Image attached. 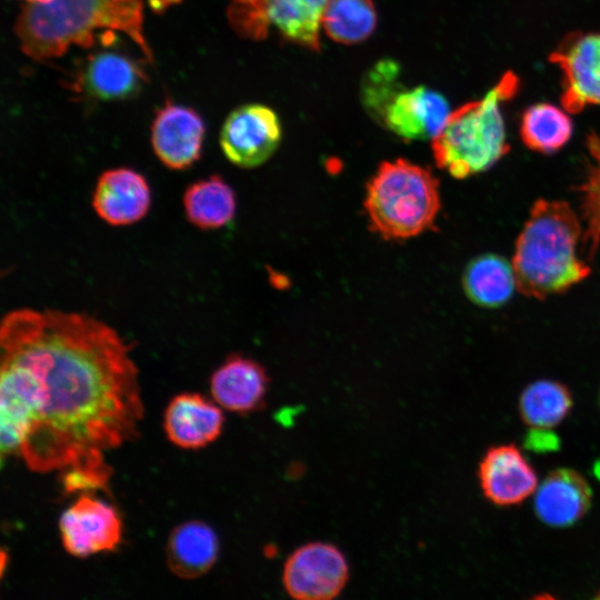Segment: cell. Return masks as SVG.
Masks as SVG:
<instances>
[{
    "mask_svg": "<svg viewBox=\"0 0 600 600\" xmlns=\"http://www.w3.org/2000/svg\"><path fill=\"white\" fill-rule=\"evenodd\" d=\"M0 349L2 458L109 481L104 453L133 440L143 417L131 346L94 317L21 308L2 318Z\"/></svg>",
    "mask_w": 600,
    "mask_h": 600,
    "instance_id": "obj_1",
    "label": "cell"
},
{
    "mask_svg": "<svg viewBox=\"0 0 600 600\" xmlns=\"http://www.w3.org/2000/svg\"><path fill=\"white\" fill-rule=\"evenodd\" d=\"M141 0H52L29 2L14 23L26 56L44 61L62 56L70 46L91 47L98 29L126 33L146 58L152 52L143 34Z\"/></svg>",
    "mask_w": 600,
    "mask_h": 600,
    "instance_id": "obj_2",
    "label": "cell"
},
{
    "mask_svg": "<svg viewBox=\"0 0 600 600\" xmlns=\"http://www.w3.org/2000/svg\"><path fill=\"white\" fill-rule=\"evenodd\" d=\"M581 236L580 220L567 202L537 200L511 260L517 290L542 300L584 280L591 269L577 253Z\"/></svg>",
    "mask_w": 600,
    "mask_h": 600,
    "instance_id": "obj_3",
    "label": "cell"
},
{
    "mask_svg": "<svg viewBox=\"0 0 600 600\" xmlns=\"http://www.w3.org/2000/svg\"><path fill=\"white\" fill-rule=\"evenodd\" d=\"M520 86V78L508 70L482 98L451 111L431 140L437 166L453 178L466 179L499 162L510 150L502 108Z\"/></svg>",
    "mask_w": 600,
    "mask_h": 600,
    "instance_id": "obj_4",
    "label": "cell"
},
{
    "mask_svg": "<svg viewBox=\"0 0 600 600\" xmlns=\"http://www.w3.org/2000/svg\"><path fill=\"white\" fill-rule=\"evenodd\" d=\"M439 181L404 159L382 162L367 184L364 208L371 228L387 240H403L434 226L440 211Z\"/></svg>",
    "mask_w": 600,
    "mask_h": 600,
    "instance_id": "obj_5",
    "label": "cell"
},
{
    "mask_svg": "<svg viewBox=\"0 0 600 600\" xmlns=\"http://www.w3.org/2000/svg\"><path fill=\"white\" fill-rule=\"evenodd\" d=\"M327 0H232L227 18L241 38L264 40L274 31L282 40L320 49V30Z\"/></svg>",
    "mask_w": 600,
    "mask_h": 600,
    "instance_id": "obj_6",
    "label": "cell"
},
{
    "mask_svg": "<svg viewBox=\"0 0 600 600\" xmlns=\"http://www.w3.org/2000/svg\"><path fill=\"white\" fill-rule=\"evenodd\" d=\"M561 72L560 103L570 114L600 106V32L567 33L548 56Z\"/></svg>",
    "mask_w": 600,
    "mask_h": 600,
    "instance_id": "obj_7",
    "label": "cell"
},
{
    "mask_svg": "<svg viewBox=\"0 0 600 600\" xmlns=\"http://www.w3.org/2000/svg\"><path fill=\"white\" fill-rule=\"evenodd\" d=\"M348 578L349 564L342 551L321 541L297 548L286 560L282 571L286 591L300 600L336 598Z\"/></svg>",
    "mask_w": 600,
    "mask_h": 600,
    "instance_id": "obj_8",
    "label": "cell"
},
{
    "mask_svg": "<svg viewBox=\"0 0 600 600\" xmlns=\"http://www.w3.org/2000/svg\"><path fill=\"white\" fill-rule=\"evenodd\" d=\"M282 137L278 114L268 106L247 103L232 110L220 132L226 158L240 168L264 163L277 150Z\"/></svg>",
    "mask_w": 600,
    "mask_h": 600,
    "instance_id": "obj_9",
    "label": "cell"
},
{
    "mask_svg": "<svg viewBox=\"0 0 600 600\" xmlns=\"http://www.w3.org/2000/svg\"><path fill=\"white\" fill-rule=\"evenodd\" d=\"M64 550L77 558L113 551L121 541L122 523L116 509L88 493L81 494L59 520Z\"/></svg>",
    "mask_w": 600,
    "mask_h": 600,
    "instance_id": "obj_10",
    "label": "cell"
},
{
    "mask_svg": "<svg viewBox=\"0 0 600 600\" xmlns=\"http://www.w3.org/2000/svg\"><path fill=\"white\" fill-rule=\"evenodd\" d=\"M483 496L498 507L523 502L538 488V474L520 449L512 443L490 447L478 467Z\"/></svg>",
    "mask_w": 600,
    "mask_h": 600,
    "instance_id": "obj_11",
    "label": "cell"
},
{
    "mask_svg": "<svg viewBox=\"0 0 600 600\" xmlns=\"http://www.w3.org/2000/svg\"><path fill=\"white\" fill-rule=\"evenodd\" d=\"M204 132V123L194 110L168 103L152 122V148L167 168L184 170L200 158Z\"/></svg>",
    "mask_w": 600,
    "mask_h": 600,
    "instance_id": "obj_12",
    "label": "cell"
},
{
    "mask_svg": "<svg viewBox=\"0 0 600 600\" xmlns=\"http://www.w3.org/2000/svg\"><path fill=\"white\" fill-rule=\"evenodd\" d=\"M151 190L146 178L129 168L109 169L100 174L92 194V207L110 226H130L146 217Z\"/></svg>",
    "mask_w": 600,
    "mask_h": 600,
    "instance_id": "obj_13",
    "label": "cell"
},
{
    "mask_svg": "<svg viewBox=\"0 0 600 600\" xmlns=\"http://www.w3.org/2000/svg\"><path fill=\"white\" fill-rule=\"evenodd\" d=\"M450 112L449 103L441 93L420 86L401 89L387 106L381 122L401 138L432 140Z\"/></svg>",
    "mask_w": 600,
    "mask_h": 600,
    "instance_id": "obj_14",
    "label": "cell"
},
{
    "mask_svg": "<svg viewBox=\"0 0 600 600\" xmlns=\"http://www.w3.org/2000/svg\"><path fill=\"white\" fill-rule=\"evenodd\" d=\"M592 490L576 470L558 468L549 472L534 492V511L540 521L552 528H568L590 509Z\"/></svg>",
    "mask_w": 600,
    "mask_h": 600,
    "instance_id": "obj_15",
    "label": "cell"
},
{
    "mask_svg": "<svg viewBox=\"0 0 600 600\" xmlns=\"http://www.w3.org/2000/svg\"><path fill=\"white\" fill-rule=\"evenodd\" d=\"M223 423L220 406L198 393H182L168 404L163 428L168 439L177 447L200 449L220 436Z\"/></svg>",
    "mask_w": 600,
    "mask_h": 600,
    "instance_id": "obj_16",
    "label": "cell"
},
{
    "mask_svg": "<svg viewBox=\"0 0 600 600\" xmlns=\"http://www.w3.org/2000/svg\"><path fill=\"white\" fill-rule=\"evenodd\" d=\"M269 387L264 368L257 361L233 354L229 357L210 379L211 396L221 408L249 413L263 403Z\"/></svg>",
    "mask_w": 600,
    "mask_h": 600,
    "instance_id": "obj_17",
    "label": "cell"
},
{
    "mask_svg": "<svg viewBox=\"0 0 600 600\" xmlns=\"http://www.w3.org/2000/svg\"><path fill=\"white\" fill-rule=\"evenodd\" d=\"M140 63L113 51H100L88 57L80 69L76 87L99 100H121L136 94L144 81Z\"/></svg>",
    "mask_w": 600,
    "mask_h": 600,
    "instance_id": "obj_18",
    "label": "cell"
},
{
    "mask_svg": "<svg viewBox=\"0 0 600 600\" xmlns=\"http://www.w3.org/2000/svg\"><path fill=\"white\" fill-rule=\"evenodd\" d=\"M218 552L219 541L212 528L201 521L183 522L169 536L168 568L178 578L197 579L213 567Z\"/></svg>",
    "mask_w": 600,
    "mask_h": 600,
    "instance_id": "obj_19",
    "label": "cell"
},
{
    "mask_svg": "<svg viewBox=\"0 0 600 600\" xmlns=\"http://www.w3.org/2000/svg\"><path fill=\"white\" fill-rule=\"evenodd\" d=\"M466 296L483 308L503 306L517 290L512 263L494 253H484L472 259L462 276Z\"/></svg>",
    "mask_w": 600,
    "mask_h": 600,
    "instance_id": "obj_20",
    "label": "cell"
},
{
    "mask_svg": "<svg viewBox=\"0 0 600 600\" xmlns=\"http://www.w3.org/2000/svg\"><path fill=\"white\" fill-rule=\"evenodd\" d=\"M182 203L188 221L202 230L227 226L237 209L234 191L217 174L191 183L183 193Z\"/></svg>",
    "mask_w": 600,
    "mask_h": 600,
    "instance_id": "obj_21",
    "label": "cell"
},
{
    "mask_svg": "<svg viewBox=\"0 0 600 600\" xmlns=\"http://www.w3.org/2000/svg\"><path fill=\"white\" fill-rule=\"evenodd\" d=\"M569 114L563 108L548 102L529 106L520 117L521 141L527 148L539 153L551 154L559 151L573 132Z\"/></svg>",
    "mask_w": 600,
    "mask_h": 600,
    "instance_id": "obj_22",
    "label": "cell"
},
{
    "mask_svg": "<svg viewBox=\"0 0 600 600\" xmlns=\"http://www.w3.org/2000/svg\"><path fill=\"white\" fill-rule=\"evenodd\" d=\"M573 399L563 383L540 379L528 384L519 398V412L528 426L550 429L561 423L571 411Z\"/></svg>",
    "mask_w": 600,
    "mask_h": 600,
    "instance_id": "obj_23",
    "label": "cell"
},
{
    "mask_svg": "<svg viewBox=\"0 0 600 600\" xmlns=\"http://www.w3.org/2000/svg\"><path fill=\"white\" fill-rule=\"evenodd\" d=\"M377 26L372 0H327L322 29L333 41L356 44L367 40Z\"/></svg>",
    "mask_w": 600,
    "mask_h": 600,
    "instance_id": "obj_24",
    "label": "cell"
},
{
    "mask_svg": "<svg viewBox=\"0 0 600 600\" xmlns=\"http://www.w3.org/2000/svg\"><path fill=\"white\" fill-rule=\"evenodd\" d=\"M586 163L583 178L578 187L580 208L586 229L583 242L594 252L600 244V133L586 136Z\"/></svg>",
    "mask_w": 600,
    "mask_h": 600,
    "instance_id": "obj_25",
    "label": "cell"
},
{
    "mask_svg": "<svg viewBox=\"0 0 600 600\" xmlns=\"http://www.w3.org/2000/svg\"><path fill=\"white\" fill-rule=\"evenodd\" d=\"M398 74L399 67L393 61L384 60L374 66L364 79L363 103L378 120H381L387 106L401 90L396 81Z\"/></svg>",
    "mask_w": 600,
    "mask_h": 600,
    "instance_id": "obj_26",
    "label": "cell"
},
{
    "mask_svg": "<svg viewBox=\"0 0 600 600\" xmlns=\"http://www.w3.org/2000/svg\"><path fill=\"white\" fill-rule=\"evenodd\" d=\"M527 442L533 450L543 451L558 447V439L549 432V429L532 428Z\"/></svg>",
    "mask_w": 600,
    "mask_h": 600,
    "instance_id": "obj_27",
    "label": "cell"
},
{
    "mask_svg": "<svg viewBox=\"0 0 600 600\" xmlns=\"http://www.w3.org/2000/svg\"><path fill=\"white\" fill-rule=\"evenodd\" d=\"M154 12H162L167 8L178 4L181 0H146Z\"/></svg>",
    "mask_w": 600,
    "mask_h": 600,
    "instance_id": "obj_28",
    "label": "cell"
},
{
    "mask_svg": "<svg viewBox=\"0 0 600 600\" xmlns=\"http://www.w3.org/2000/svg\"><path fill=\"white\" fill-rule=\"evenodd\" d=\"M28 2H32V3H47V2H50L52 0H27Z\"/></svg>",
    "mask_w": 600,
    "mask_h": 600,
    "instance_id": "obj_29",
    "label": "cell"
}]
</instances>
